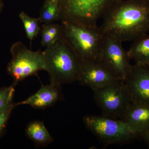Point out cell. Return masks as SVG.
<instances>
[{
  "label": "cell",
  "mask_w": 149,
  "mask_h": 149,
  "mask_svg": "<svg viewBox=\"0 0 149 149\" xmlns=\"http://www.w3.org/2000/svg\"><path fill=\"white\" fill-rule=\"evenodd\" d=\"M45 69L50 84L62 85L76 81L80 62L63 36L44 51Z\"/></svg>",
  "instance_id": "cell-2"
},
{
  "label": "cell",
  "mask_w": 149,
  "mask_h": 149,
  "mask_svg": "<svg viewBox=\"0 0 149 149\" xmlns=\"http://www.w3.org/2000/svg\"><path fill=\"white\" fill-rule=\"evenodd\" d=\"M119 80L99 62H80L77 81L93 91Z\"/></svg>",
  "instance_id": "cell-10"
},
{
  "label": "cell",
  "mask_w": 149,
  "mask_h": 149,
  "mask_svg": "<svg viewBox=\"0 0 149 149\" xmlns=\"http://www.w3.org/2000/svg\"><path fill=\"white\" fill-rule=\"evenodd\" d=\"M127 52L135 64L149 68V35L146 34L134 40Z\"/></svg>",
  "instance_id": "cell-13"
},
{
  "label": "cell",
  "mask_w": 149,
  "mask_h": 149,
  "mask_svg": "<svg viewBox=\"0 0 149 149\" xmlns=\"http://www.w3.org/2000/svg\"><path fill=\"white\" fill-rule=\"evenodd\" d=\"M91 132L105 145L123 144L141 135L128 123L120 119L104 116L88 115L83 118Z\"/></svg>",
  "instance_id": "cell-4"
},
{
  "label": "cell",
  "mask_w": 149,
  "mask_h": 149,
  "mask_svg": "<svg viewBox=\"0 0 149 149\" xmlns=\"http://www.w3.org/2000/svg\"><path fill=\"white\" fill-rule=\"evenodd\" d=\"M131 103L149 105V68L134 64L124 81Z\"/></svg>",
  "instance_id": "cell-9"
},
{
  "label": "cell",
  "mask_w": 149,
  "mask_h": 149,
  "mask_svg": "<svg viewBox=\"0 0 149 149\" xmlns=\"http://www.w3.org/2000/svg\"><path fill=\"white\" fill-rule=\"evenodd\" d=\"M11 59L7 66V71L17 84L29 76L45 70L44 52L29 49L24 43L17 42L10 48Z\"/></svg>",
  "instance_id": "cell-6"
},
{
  "label": "cell",
  "mask_w": 149,
  "mask_h": 149,
  "mask_svg": "<svg viewBox=\"0 0 149 149\" xmlns=\"http://www.w3.org/2000/svg\"><path fill=\"white\" fill-rule=\"evenodd\" d=\"M142 137L144 139V141L146 143L147 146L149 148V130L147 132H145L141 135Z\"/></svg>",
  "instance_id": "cell-20"
},
{
  "label": "cell",
  "mask_w": 149,
  "mask_h": 149,
  "mask_svg": "<svg viewBox=\"0 0 149 149\" xmlns=\"http://www.w3.org/2000/svg\"><path fill=\"white\" fill-rule=\"evenodd\" d=\"M62 0H45L38 17L40 23L61 21Z\"/></svg>",
  "instance_id": "cell-15"
},
{
  "label": "cell",
  "mask_w": 149,
  "mask_h": 149,
  "mask_svg": "<svg viewBox=\"0 0 149 149\" xmlns=\"http://www.w3.org/2000/svg\"><path fill=\"white\" fill-rule=\"evenodd\" d=\"M93 91L97 105L107 117L121 119L131 104L124 81L119 80Z\"/></svg>",
  "instance_id": "cell-7"
},
{
  "label": "cell",
  "mask_w": 149,
  "mask_h": 149,
  "mask_svg": "<svg viewBox=\"0 0 149 149\" xmlns=\"http://www.w3.org/2000/svg\"><path fill=\"white\" fill-rule=\"evenodd\" d=\"M121 120L141 135L149 130V105L131 103Z\"/></svg>",
  "instance_id": "cell-12"
},
{
  "label": "cell",
  "mask_w": 149,
  "mask_h": 149,
  "mask_svg": "<svg viewBox=\"0 0 149 149\" xmlns=\"http://www.w3.org/2000/svg\"><path fill=\"white\" fill-rule=\"evenodd\" d=\"M4 7V4L2 0H0V13L1 12Z\"/></svg>",
  "instance_id": "cell-21"
},
{
  "label": "cell",
  "mask_w": 149,
  "mask_h": 149,
  "mask_svg": "<svg viewBox=\"0 0 149 149\" xmlns=\"http://www.w3.org/2000/svg\"><path fill=\"white\" fill-rule=\"evenodd\" d=\"M61 22L63 37L80 62H100L105 36L100 26L88 27L69 21Z\"/></svg>",
  "instance_id": "cell-3"
},
{
  "label": "cell",
  "mask_w": 149,
  "mask_h": 149,
  "mask_svg": "<svg viewBox=\"0 0 149 149\" xmlns=\"http://www.w3.org/2000/svg\"><path fill=\"white\" fill-rule=\"evenodd\" d=\"M105 35L100 62L116 79L124 81L131 66L128 52L123 47L122 42Z\"/></svg>",
  "instance_id": "cell-8"
},
{
  "label": "cell",
  "mask_w": 149,
  "mask_h": 149,
  "mask_svg": "<svg viewBox=\"0 0 149 149\" xmlns=\"http://www.w3.org/2000/svg\"><path fill=\"white\" fill-rule=\"evenodd\" d=\"M16 106V104L13 102L3 109L0 110V138L4 132L8 119Z\"/></svg>",
  "instance_id": "cell-19"
},
{
  "label": "cell",
  "mask_w": 149,
  "mask_h": 149,
  "mask_svg": "<svg viewBox=\"0 0 149 149\" xmlns=\"http://www.w3.org/2000/svg\"><path fill=\"white\" fill-rule=\"evenodd\" d=\"M42 27L41 43L42 47H47L51 45L62 36L61 23L43 24Z\"/></svg>",
  "instance_id": "cell-16"
},
{
  "label": "cell",
  "mask_w": 149,
  "mask_h": 149,
  "mask_svg": "<svg viewBox=\"0 0 149 149\" xmlns=\"http://www.w3.org/2000/svg\"><path fill=\"white\" fill-rule=\"evenodd\" d=\"M16 85L13 83L9 87L0 88V110L13 102Z\"/></svg>",
  "instance_id": "cell-18"
},
{
  "label": "cell",
  "mask_w": 149,
  "mask_h": 149,
  "mask_svg": "<svg viewBox=\"0 0 149 149\" xmlns=\"http://www.w3.org/2000/svg\"><path fill=\"white\" fill-rule=\"evenodd\" d=\"M61 88V87L52 84L42 85L37 93L23 101L16 104L17 106L28 105L38 109H45L52 106L62 98Z\"/></svg>",
  "instance_id": "cell-11"
},
{
  "label": "cell",
  "mask_w": 149,
  "mask_h": 149,
  "mask_svg": "<svg viewBox=\"0 0 149 149\" xmlns=\"http://www.w3.org/2000/svg\"><path fill=\"white\" fill-rule=\"evenodd\" d=\"M19 17L23 24L27 38L31 42L41 31L39 18L30 17L23 11L19 13Z\"/></svg>",
  "instance_id": "cell-17"
},
{
  "label": "cell",
  "mask_w": 149,
  "mask_h": 149,
  "mask_svg": "<svg viewBox=\"0 0 149 149\" xmlns=\"http://www.w3.org/2000/svg\"><path fill=\"white\" fill-rule=\"evenodd\" d=\"M119 0H62L60 21L95 27L104 13Z\"/></svg>",
  "instance_id": "cell-5"
},
{
  "label": "cell",
  "mask_w": 149,
  "mask_h": 149,
  "mask_svg": "<svg viewBox=\"0 0 149 149\" xmlns=\"http://www.w3.org/2000/svg\"><path fill=\"white\" fill-rule=\"evenodd\" d=\"M105 35L121 42L134 41L149 32V0H119L103 16Z\"/></svg>",
  "instance_id": "cell-1"
},
{
  "label": "cell",
  "mask_w": 149,
  "mask_h": 149,
  "mask_svg": "<svg viewBox=\"0 0 149 149\" xmlns=\"http://www.w3.org/2000/svg\"><path fill=\"white\" fill-rule=\"evenodd\" d=\"M26 133L28 138L38 146H46L54 141L42 121L37 120L29 123L26 128Z\"/></svg>",
  "instance_id": "cell-14"
}]
</instances>
